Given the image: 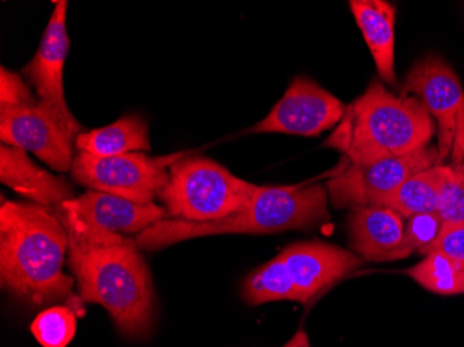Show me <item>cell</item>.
Segmentation results:
<instances>
[{
    "mask_svg": "<svg viewBox=\"0 0 464 347\" xmlns=\"http://www.w3.org/2000/svg\"><path fill=\"white\" fill-rule=\"evenodd\" d=\"M444 228V221L438 213L417 214L408 218L401 245V260L413 255L414 252L423 253L429 249Z\"/></svg>",
    "mask_w": 464,
    "mask_h": 347,
    "instance_id": "23",
    "label": "cell"
},
{
    "mask_svg": "<svg viewBox=\"0 0 464 347\" xmlns=\"http://www.w3.org/2000/svg\"><path fill=\"white\" fill-rule=\"evenodd\" d=\"M170 181L160 193L174 220L218 221L244 210L259 187L234 176L208 158H184L169 169Z\"/></svg>",
    "mask_w": 464,
    "mask_h": 347,
    "instance_id": "5",
    "label": "cell"
},
{
    "mask_svg": "<svg viewBox=\"0 0 464 347\" xmlns=\"http://www.w3.org/2000/svg\"><path fill=\"white\" fill-rule=\"evenodd\" d=\"M401 93L419 98L437 120L440 160L452 155L453 164L464 161V92L458 74L440 57L430 54L411 67Z\"/></svg>",
    "mask_w": 464,
    "mask_h": 347,
    "instance_id": "7",
    "label": "cell"
},
{
    "mask_svg": "<svg viewBox=\"0 0 464 347\" xmlns=\"http://www.w3.org/2000/svg\"><path fill=\"white\" fill-rule=\"evenodd\" d=\"M0 181L44 207L53 208L74 199L72 185L66 178L39 169L25 150L9 145L0 146Z\"/></svg>",
    "mask_w": 464,
    "mask_h": 347,
    "instance_id": "15",
    "label": "cell"
},
{
    "mask_svg": "<svg viewBox=\"0 0 464 347\" xmlns=\"http://www.w3.org/2000/svg\"><path fill=\"white\" fill-rule=\"evenodd\" d=\"M461 169H463V172H464V161H463V164H461Z\"/></svg>",
    "mask_w": 464,
    "mask_h": 347,
    "instance_id": "27",
    "label": "cell"
},
{
    "mask_svg": "<svg viewBox=\"0 0 464 347\" xmlns=\"http://www.w3.org/2000/svg\"><path fill=\"white\" fill-rule=\"evenodd\" d=\"M75 315L70 307H51L35 318L31 331L44 347H66L77 330Z\"/></svg>",
    "mask_w": 464,
    "mask_h": 347,
    "instance_id": "22",
    "label": "cell"
},
{
    "mask_svg": "<svg viewBox=\"0 0 464 347\" xmlns=\"http://www.w3.org/2000/svg\"><path fill=\"white\" fill-rule=\"evenodd\" d=\"M346 106L340 99L307 77H296L285 95L266 119L250 128L253 134H289L320 137L343 120Z\"/></svg>",
    "mask_w": 464,
    "mask_h": 347,
    "instance_id": "10",
    "label": "cell"
},
{
    "mask_svg": "<svg viewBox=\"0 0 464 347\" xmlns=\"http://www.w3.org/2000/svg\"><path fill=\"white\" fill-rule=\"evenodd\" d=\"M431 252H444L453 257L464 260V227L444 226L437 241L424 250L423 255Z\"/></svg>",
    "mask_w": 464,
    "mask_h": 347,
    "instance_id": "25",
    "label": "cell"
},
{
    "mask_svg": "<svg viewBox=\"0 0 464 347\" xmlns=\"http://www.w3.org/2000/svg\"><path fill=\"white\" fill-rule=\"evenodd\" d=\"M69 234L49 207L33 202L0 206V279L18 299L33 306L67 302L83 314L82 299L72 294L74 279L63 271Z\"/></svg>",
    "mask_w": 464,
    "mask_h": 347,
    "instance_id": "2",
    "label": "cell"
},
{
    "mask_svg": "<svg viewBox=\"0 0 464 347\" xmlns=\"http://www.w3.org/2000/svg\"><path fill=\"white\" fill-rule=\"evenodd\" d=\"M67 202L83 223L113 234L143 232L167 217L166 208L155 203L138 205L98 190H88Z\"/></svg>",
    "mask_w": 464,
    "mask_h": 347,
    "instance_id": "14",
    "label": "cell"
},
{
    "mask_svg": "<svg viewBox=\"0 0 464 347\" xmlns=\"http://www.w3.org/2000/svg\"><path fill=\"white\" fill-rule=\"evenodd\" d=\"M0 140L13 148L33 151L56 171H72L74 142L41 104L33 109L0 111Z\"/></svg>",
    "mask_w": 464,
    "mask_h": 347,
    "instance_id": "11",
    "label": "cell"
},
{
    "mask_svg": "<svg viewBox=\"0 0 464 347\" xmlns=\"http://www.w3.org/2000/svg\"><path fill=\"white\" fill-rule=\"evenodd\" d=\"M440 161L438 149L426 146L398 158L351 164L327 182L328 197L335 208L382 206L411 177Z\"/></svg>",
    "mask_w": 464,
    "mask_h": 347,
    "instance_id": "8",
    "label": "cell"
},
{
    "mask_svg": "<svg viewBox=\"0 0 464 347\" xmlns=\"http://www.w3.org/2000/svg\"><path fill=\"white\" fill-rule=\"evenodd\" d=\"M328 192L320 184L259 187L252 202L218 221L161 220L138 235L140 249L159 250L194 237L226 234H274L312 229L330 221Z\"/></svg>",
    "mask_w": 464,
    "mask_h": 347,
    "instance_id": "4",
    "label": "cell"
},
{
    "mask_svg": "<svg viewBox=\"0 0 464 347\" xmlns=\"http://www.w3.org/2000/svg\"><path fill=\"white\" fill-rule=\"evenodd\" d=\"M78 151L109 158L134 150H150V125L138 114H127L108 127L85 131L75 140Z\"/></svg>",
    "mask_w": 464,
    "mask_h": 347,
    "instance_id": "17",
    "label": "cell"
},
{
    "mask_svg": "<svg viewBox=\"0 0 464 347\" xmlns=\"http://www.w3.org/2000/svg\"><path fill=\"white\" fill-rule=\"evenodd\" d=\"M295 285L310 303L363 265L361 255L324 242H296L281 252Z\"/></svg>",
    "mask_w": 464,
    "mask_h": 347,
    "instance_id": "12",
    "label": "cell"
},
{
    "mask_svg": "<svg viewBox=\"0 0 464 347\" xmlns=\"http://www.w3.org/2000/svg\"><path fill=\"white\" fill-rule=\"evenodd\" d=\"M39 101L20 75L0 69V111L33 109Z\"/></svg>",
    "mask_w": 464,
    "mask_h": 347,
    "instance_id": "24",
    "label": "cell"
},
{
    "mask_svg": "<svg viewBox=\"0 0 464 347\" xmlns=\"http://www.w3.org/2000/svg\"><path fill=\"white\" fill-rule=\"evenodd\" d=\"M52 210L69 234V265L82 302L96 303L108 310L124 335H148L155 292L137 242L88 226L69 202Z\"/></svg>",
    "mask_w": 464,
    "mask_h": 347,
    "instance_id": "1",
    "label": "cell"
},
{
    "mask_svg": "<svg viewBox=\"0 0 464 347\" xmlns=\"http://www.w3.org/2000/svg\"><path fill=\"white\" fill-rule=\"evenodd\" d=\"M405 217L385 206H357L348 214L351 247L369 262L401 260Z\"/></svg>",
    "mask_w": 464,
    "mask_h": 347,
    "instance_id": "13",
    "label": "cell"
},
{
    "mask_svg": "<svg viewBox=\"0 0 464 347\" xmlns=\"http://www.w3.org/2000/svg\"><path fill=\"white\" fill-rule=\"evenodd\" d=\"M438 216L447 227H464V172L460 166H438Z\"/></svg>",
    "mask_w": 464,
    "mask_h": 347,
    "instance_id": "21",
    "label": "cell"
},
{
    "mask_svg": "<svg viewBox=\"0 0 464 347\" xmlns=\"http://www.w3.org/2000/svg\"><path fill=\"white\" fill-rule=\"evenodd\" d=\"M187 156V151H179L160 158H150L143 153L101 158L78 151L72 177L91 190L111 193L138 205H150L156 198H160L170 181V167Z\"/></svg>",
    "mask_w": 464,
    "mask_h": 347,
    "instance_id": "6",
    "label": "cell"
},
{
    "mask_svg": "<svg viewBox=\"0 0 464 347\" xmlns=\"http://www.w3.org/2000/svg\"><path fill=\"white\" fill-rule=\"evenodd\" d=\"M420 286L432 294H464V260L444 252H431L421 262L406 270Z\"/></svg>",
    "mask_w": 464,
    "mask_h": 347,
    "instance_id": "19",
    "label": "cell"
},
{
    "mask_svg": "<svg viewBox=\"0 0 464 347\" xmlns=\"http://www.w3.org/2000/svg\"><path fill=\"white\" fill-rule=\"evenodd\" d=\"M438 166L417 172L401 185L382 206L411 218L417 214L438 213Z\"/></svg>",
    "mask_w": 464,
    "mask_h": 347,
    "instance_id": "20",
    "label": "cell"
},
{
    "mask_svg": "<svg viewBox=\"0 0 464 347\" xmlns=\"http://www.w3.org/2000/svg\"><path fill=\"white\" fill-rule=\"evenodd\" d=\"M437 125L416 96L395 95L372 81L363 95L348 104L340 124L324 142L351 164L405 156L426 148Z\"/></svg>",
    "mask_w": 464,
    "mask_h": 347,
    "instance_id": "3",
    "label": "cell"
},
{
    "mask_svg": "<svg viewBox=\"0 0 464 347\" xmlns=\"http://www.w3.org/2000/svg\"><path fill=\"white\" fill-rule=\"evenodd\" d=\"M283 347H310L309 338L304 330H299L298 333L292 336L291 341Z\"/></svg>",
    "mask_w": 464,
    "mask_h": 347,
    "instance_id": "26",
    "label": "cell"
},
{
    "mask_svg": "<svg viewBox=\"0 0 464 347\" xmlns=\"http://www.w3.org/2000/svg\"><path fill=\"white\" fill-rule=\"evenodd\" d=\"M349 6L372 52L378 75L395 86V6L385 0H352Z\"/></svg>",
    "mask_w": 464,
    "mask_h": 347,
    "instance_id": "16",
    "label": "cell"
},
{
    "mask_svg": "<svg viewBox=\"0 0 464 347\" xmlns=\"http://www.w3.org/2000/svg\"><path fill=\"white\" fill-rule=\"evenodd\" d=\"M242 297L250 306L277 300H292L307 306L306 297L292 281L281 253L245 279Z\"/></svg>",
    "mask_w": 464,
    "mask_h": 347,
    "instance_id": "18",
    "label": "cell"
},
{
    "mask_svg": "<svg viewBox=\"0 0 464 347\" xmlns=\"http://www.w3.org/2000/svg\"><path fill=\"white\" fill-rule=\"evenodd\" d=\"M48 27L42 35L41 45L34 59L23 70L28 82L38 93L41 104L52 119L59 124L64 134L75 143L78 135L82 134L83 127L77 121L64 96V63L69 53L70 39L67 34V7L69 2H56Z\"/></svg>",
    "mask_w": 464,
    "mask_h": 347,
    "instance_id": "9",
    "label": "cell"
}]
</instances>
